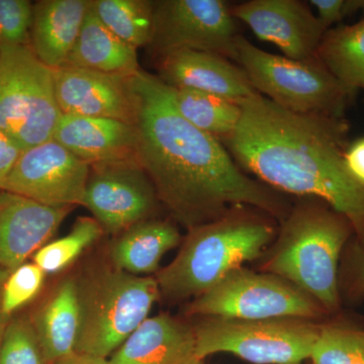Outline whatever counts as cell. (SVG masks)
<instances>
[{
  "label": "cell",
  "mask_w": 364,
  "mask_h": 364,
  "mask_svg": "<svg viewBox=\"0 0 364 364\" xmlns=\"http://www.w3.org/2000/svg\"><path fill=\"white\" fill-rule=\"evenodd\" d=\"M159 203L152 181L136 158L90 165L83 207L104 232L117 236L153 219Z\"/></svg>",
  "instance_id": "cell-11"
},
{
  "label": "cell",
  "mask_w": 364,
  "mask_h": 364,
  "mask_svg": "<svg viewBox=\"0 0 364 364\" xmlns=\"http://www.w3.org/2000/svg\"><path fill=\"white\" fill-rule=\"evenodd\" d=\"M317 57L350 92L364 91V18L326 32Z\"/></svg>",
  "instance_id": "cell-23"
},
{
  "label": "cell",
  "mask_w": 364,
  "mask_h": 364,
  "mask_svg": "<svg viewBox=\"0 0 364 364\" xmlns=\"http://www.w3.org/2000/svg\"><path fill=\"white\" fill-rule=\"evenodd\" d=\"M61 116L53 69L31 46L0 48V130L23 151L52 140Z\"/></svg>",
  "instance_id": "cell-8"
},
{
  "label": "cell",
  "mask_w": 364,
  "mask_h": 364,
  "mask_svg": "<svg viewBox=\"0 0 364 364\" xmlns=\"http://www.w3.org/2000/svg\"><path fill=\"white\" fill-rule=\"evenodd\" d=\"M91 9L117 37L136 49L152 40L154 1L149 0H91Z\"/></svg>",
  "instance_id": "cell-25"
},
{
  "label": "cell",
  "mask_w": 364,
  "mask_h": 364,
  "mask_svg": "<svg viewBox=\"0 0 364 364\" xmlns=\"http://www.w3.org/2000/svg\"><path fill=\"white\" fill-rule=\"evenodd\" d=\"M91 0H41L33 4L31 43L49 68L64 66L75 45Z\"/></svg>",
  "instance_id": "cell-19"
},
{
  "label": "cell",
  "mask_w": 364,
  "mask_h": 364,
  "mask_svg": "<svg viewBox=\"0 0 364 364\" xmlns=\"http://www.w3.org/2000/svg\"><path fill=\"white\" fill-rule=\"evenodd\" d=\"M236 61L261 95L294 114L344 117L350 92L318 57L294 60L270 54L239 35Z\"/></svg>",
  "instance_id": "cell-6"
},
{
  "label": "cell",
  "mask_w": 364,
  "mask_h": 364,
  "mask_svg": "<svg viewBox=\"0 0 364 364\" xmlns=\"http://www.w3.org/2000/svg\"><path fill=\"white\" fill-rule=\"evenodd\" d=\"M102 234L104 229L95 218H77L70 232L45 244L33 256V262L46 274L62 272L93 245Z\"/></svg>",
  "instance_id": "cell-26"
},
{
  "label": "cell",
  "mask_w": 364,
  "mask_h": 364,
  "mask_svg": "<svg viewBox=\"0 0 364 364\" xmlns=\"http://www.w3.org/2000/svg\"><path fill=\"white\" fill-rule=\"evenodd\" d=\"M28 317L48 363L75 352L80 324L77 280L60 282Z\"/></svg>",
  "instance_id": "cell-20"
},
{
  "label": "cell",
  "mask_w": 364,
  "mask_h": 364,
  "mask_svg": "<svg viewBox=\"0 0 364 364\" xmlns=\"http://www.w3.org/2000/svg\"><path fill=\"white\" fill-rule=\"evenodd\" d=\"M188 315L259 320L294 317L324 321L320 304L291 282L269 272L240 267L227 273L189 304Z\"/></svg>",
  "instance_id": "cell-9"
},
{
  "label": "cell",
  "mask_w": 364,
  "mask_h": 364,
  "mask_svg": "<svg viewBox=\"0 0 364 364\" xmlns=\"http://www.w3.org/2000/svg\"><path fill=\"white\" fill-rule=\"evenodd\" d=\"M310 360L312 364H364V330L339 322L323 323Z\"/></svg>",
  "instance_id": "cell-27"
},
{
  "label": "cell",
  "mask_w": 364,
  "mask_h": 364,
  "mask_svg": "<svg viewBox=\"0 0 364 364\" xmlns=\"http://www.w3.org/2000/svg\"><path fill=\"white\" fill-rule=\"evenodd\" d=\"M53 75L62 114L107 117L135 124L131 77L68 66L54 69Z\"/></svg>",
  "instance_id": "cell-14"
},
{
  "label": "cell",
  "mask_w": 364,
  "mask_h": 364,
  "mask_svg": "<svg viewBox=\"0 0 364 364\" xmlns=\"http://www.w3.org/2000/svg\"><path fill=\"white\" fill-rule=\"evenodd\" d=\"M72 207H50L0 191V268L13 272L51 240Z\"/></svg>",
  "instance_id": "cell-15"
},
{
  "label": "cell",
  "mask_w": 364,
  "mask_h": 364,
  "mask_svg": "<svg viewBox=\"0 0 364 364\" xmlns=\"http://www.w3.org/2000/svg\"><path fill=\"white\" fill-rule=\"evenodd\" d=\"M52 364H109V359L73 352L70 355Z\"/></svg>",
  "instance_id": "cell-35"
},
{
  "label": "cell",
  "mask_w": 364,
  "mask_h": 364,
  "mask_svg": "<svg viewBox=\"0 0 364 364\" xmlns=\"http://www.w3.org/2000/svg\"><path fill=\"white\" fill-rule=\"evenodd\" d=\"M322 325L294 317H205L193 326L196 353L203 360L213 354L230 353L252 364H301L310 359Z\"/></svg>",
  "instance_id": "cell-7"
},
{
  "label": "cell",
  "mask_w": 364,
  "mask_h": 364,
  "mask_svg": "<svg viewBox=\"0 0 364 364\" xmlns=\"http://www.w3.org/2000/svg\"><path fill=\"white\" fill-rule=\"evenodd\" d=\"M21 152L20 148L0 130V191H2L4 182Z\"/></svg>",
  "instance_id": "cell-33"
},
{
  "label": "cell",
  "mask_w": 364,
  "mask_h": 364,
  "mask_svg": "<svg viewBox=\"0 0 364 364\" xmlns=\"http://www.w3.org/2000/svg\"><path fill=\"white\" fill-rule=\"evenodd\" d=\"M53 139L90 165L136 158L135 124L117 119L62 114Z\"/></svg>",
  "instance_id": "cell-18"
},
{
  "label": "cell",
  "mask_w": 364,
  "mask_h": 364,
  "mask_svg": "<svg viewBox=\"0 0 364 364\" xmlns=\"http://www.w3.org/2000/svg\"><path fill=\"white\" fill-rule=\"evenodd\" d=\"M341 301L359 303L364 299V247L348 242L342 252L338 274Z\"/></svg>",
  "instance_id": "cell-31"
},
{
  "label": "cell",
  "mask_w": 364,
  "mask_h": 364,
  "mask_svg": "<svg viewBox=\"0 0 364 364\" xmlns=\"http://www.w3.org/2000/svg\"><path fill=\"white\" fill-rule=\"evenodd\" d=\"M109 364H203L193 327L159 314L147 318L109 356Z\"/></svg>",
  "instance_id": "cell-17"
},
{
  "label": "cell",
  "mask_w": 364,
  "mask_h": 364,
  "mask_svg": "<svg viewBox=\"0 0 364 364\" xmlns=\"http://www.w3.org/2000/svg\"><path fill=\"white\" fill-rule=\"evenodd\" d=\"M181 241L176 225L164 220H146L117 235L109 248L112 265L136 277L155 273L163 256Z\"/></svg>",
  "instance_id": "cell-22"
},
{
  "label": "cell",
  "mask_w": 364,
  "mask_h": 364,
  "mask_svg": "<svg viewBox=\"0 0 364 364\" xmlns=\"http://www.w3.org/2000/svg\"><path fill=\"white\" fill-rule=\"evenodd\" d=\"M33 13L28 0H0V48L30 46Z\"/></svg>",
  "instance_id": "cell-30"
},
{
  "label": "cell",
  "mask_w": 364,
  "mask_h": 364,
  "mask_svg": "<svg viewBox=\"0 0 364 364\" xmlns=\"http://www.w3.org/2000/svg\"><path fill=\"white\" fill-rule=\"evenodd\" d=\"M90 169L52 139L21 151L2 191L50 207H83Z\"/></svg>",
  "instance_id": "cell-12"
},
{
  "label": "cell",
  "mask_w": 364,
  "mask_h": 364,
  "mask_svg": "<svg viewBox=\"0 0 364 364\" xmlns=\"http://www.w3.org/2000/svg\"><path fill=\"white\" fill-rule=\"evenodd\" d=\"M46 273L33 262H26L7 275L2 287V311L7 317L32 301L44 286Z\"/></svg>",
  "instance_id": "cell-29"
},
{
  "label": "cell",
  "mask_w": 364,
  "mask_h": 364,
  "mask_svg": "<svg viewBox=\"0 0 364 364\" xmlns=\"http://www.w3.org/2000/svg\"><path fill=\"white\" fill-rule=\"evenodd\" d=\"M0 364H49L28 316L13 317L0 342Z\"/></svg>",
  "instance_id": "cell-28"
},
{
  "label": "cell",
  "mask_w": 364,
  "mask_h": 364,
  "mask_svg": "<svg viewBox=\"0 0 364 364\" xmlns=\"http://www.w3.org/2000/svg\"><path fill=\"white\" fill-rule=\"evenodd\" d=\"M172 93L179 114L196 128L221 142L238 127L242 116L239 102L191 88H172Z\"/></svg>",
  "instance_id": "cell-24"
},
{
  "label": "cell",
  "mask_w": 364,
  "mask_h": 364,
  "mask_svg": "<svg viewBox=\"0 0 364 364\" xmlns=\"http://www.w3.org/2000/svg\"><path fill=\"white\" fill-rule=\"evenodd\" d=\"M350 222L327 203L306 198L291 208L268 249L261 272L291 282L330 316L340 312L342 252L353 238Z\"/></svg>",
  "instance_id": "cell-3"
},
{
  "label": "cell",
  "mask_w": 364,
  "mask_h": 364,
  "mask_svg": "<svg viewBox=\"0 0 364 364\" xmlns=\"http://www.w3.org/2000/svg\"><path fill=\"white\" fill-rule=\"evenodd\" d=\"M345 159L351 173L364 184V136L349 145Z\"/></svg>",
  "instance_id": "cell-34"
},
{
  "label": "cell",
  "mask_w": 364,
  "mask_h": 364,
  "mask_svg": "<svg viewBox=\"0 0 364 364\" xmlns=\"http://www.w3.org/2000/svg\"><path fill=\"white\" fill-rule=\"evenodd\" d=\"M237 31L232 7L223 0H159L148 47L157 57L188 49L236 61Z\"/></svg>",
  "instance_id": "cell-10"
},
{
  "label": "cell",
  "mask_w": 364,
  "mask_h": 364,
  "mask_svg": "<svg viewBox=\"0 0 364 364\" xmlns=\"http://www.w3.org/2000/svg\"><path fill=\"white\" fill-rule=\"evenodd\" d=\"M131 86L136 160L177 222L191 229L240 207L284 221L291 208L282 196L244 173L221 141L186 121L170 86L143 69Z\"/></svg>",
  "instance_id": "cell-1"
},
{
  "label": "cell",
  "mask_w": 364,
  "mask_h": 364,
  "mask_svg": "<svg viewBox=\"0 0 364 364\" xmlns=\"http://www.w3.org/2000/svg\"><path fill=\"white\" fill-rule=\"evenodd\" d=\"M157 71L160 80L170 87L205 91L239 104L258 93L241 67L214 53L168 52L157 57Z\"/></svg>",
  "instance_id": "cell-16"
},
{
  "label": "cell",
  "mask_w": 364,
  "mask_h": 364,
  "mask_svg": "<svg viewBox=\"0 0 364 364\" xmlns=\"http://www.w3.org/2000/svg\"><path fill=\"white\" fill-rule=\"evenodd\" d=\"M9 272H7V270L4 269V268H0V342H1L2 337H4L7 324H9V322L11 318V317H7L6 314L4 313L1 305L2 287H4V282H6L7 275L9 274Z\"/></svg>",
  "instance_id": "cell-36"
},
{
  "label": "cell",
  "mask_w": 364,
  "mask_h": 364,
  "mask_svg": "<svg viewBox=\"0 0 364 364\" xmlns=\"http://www.w3.org/2000/svg\"><path fill=\"white\" fill-rule=\"evenodd\" d=\"M273 218L246 207L188 229L176 257L156 277L171 301L200 296L235 268L265 253L277 237Z\"/></svg>",
  "instance_id": "cell-4"
},
{
  "label": "cell",
  "mask_w": 364,
  "mask_h": 364,
  "mask_svg": "<svg viewBox=\"0 0 364 364\" xmlns=\"http://www.w3.org/2000/svg\"><path fill=\"white\" fill-rule=\"evenodd\" d=\"M77 280L80 324L75 352L109 359L135 332L160 294L157 279L112 267L97 268Z\"/></svg>",
  "instance_id": "cell-5"
},
{
  "label": "cell",
  "mask_w": 364,
  "mask_h": 364,
  "mask_svg": "<svg viewBox=\"0 0 364 364\" xmlns=\"http://www.w3.org/2000/svg\"><path fill=\"white\" fill-rule=\"evenodd\" d=\"M311 4L317 9L318 18L327 31L345 16L364 9L363 0H312Z\"/></svg>",
  "instance_id": "cell-32"
},
{
  "label": "cell",
  "mask_w": 364,
  "mask_h": 364,
  "mask_svg": "<svg viewBox=\"0 0 364 364\" xmlns=\"http://www.w3.org/2000/svg\"><path fill=\"white\" fill-rule=\"evenodd\" d=\"M238 127L224 141L237 164L273 191L315 198L343 215L364 247V184L347 166L345 117L294 114L260 93L240 102Z\"/></svg>",
  "instance_id": "cell-2"
},
{
  "label": "cell",
  "mask_w": 364,
  "mask_h": 364,
  "mask_svg": "<svg viewBox=\"0 0 364 364\" xmlns=\"http://www.w3.org/2000/svg\"><path fill=\"white\" fill-rule=\"evenodd\" d=\"M138 49L117 37L90 9L64 66L132 77L141 70Z\"/></svg>",
  "instance_id": "cell-21"
},
{
  "label": "cell",
  "mask_w": 364,
  "mask_h": 364,
  "mask_svg": "<svg viewBox=\"0 0 364 364\" xmlns=\"http://www.w3.org/2000/svg\"><path fill=\"white\" fill-rule=\"evenodd\" d=\"M232 14L258 39L277 46L294 60L316 58L327 32L308 4L299 0H250L232 7Z\"/></svg>",
  "instance_id": "cell-13"
}]
</instances>
